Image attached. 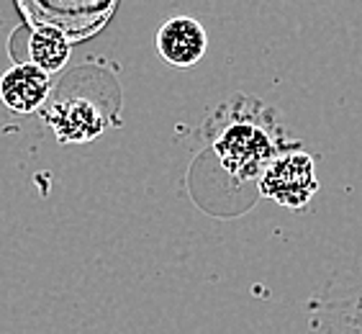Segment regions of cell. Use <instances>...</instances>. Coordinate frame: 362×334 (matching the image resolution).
I'll use <instances>...</instances> for the list:
<instances>
[{
    "label": "cell",
    "mask_w": 362,
    "mask_h": 334,
    "mask_svg": "<svg viewBox=\"0 0 362 334\" xmlns=\"http://www.w3.org/2000/svg\"><path fill=\"white\" fill-rule=\"evenodd\" d=\"M280 134L275 111L247 96L231 98L206 126V139L218 165L242 183L259 180L265 167L293 144Z\"/></svg>",
    "instance_id": "6da1fadb"
},
{
    "label": "cell",
    "mask_w": 362,
    "mask_h": 334,
    "mask_svg": "<svg viewBox=\"0 0 362 334\" xmlns=\"http://www.w3.org/2000/svg\"><path fill=\"white\" fill-rule=\"evenodd\" d=\"M257 188L262 198H270L286 209H306L319 190L314 157L303 149L278 154L259 175Z\"/></svg>",
    "instance_id": "7a4b0ae2"
},
{
    "label": "cell",
    "mask_w": 362,
    "mask_h": 334,
    "mask_svg": "<svg viewBox=\"0 0 362 334\" xmlns=\"http://www.w3.org/2000/svg\"><path fill=\"white\" fill-rule=\"evenodd\" d=\"M154 47H157V54L173 67H193L206 54L209 36L201 21H195L190 16H175L157 28Z\"/></svg>",
    "instance_id": "277c9868"
},
{
    "label": "cell",
    "mask_w": 362,
    "mask_h": 334,
    "mask_svg": "<svg viewBox=\"0 0 362 334\" xmlns=\"http://www.w3.org/2000/svg\"><path fill=\"white\" fill-rule=\"evenodd\" d=\"M49 93H52V77L31 62L13 64L0 77V100L8 111L18 116L39 111L47 103Z\"/></svg>",
    "instance_id": "5b68a950"
},
{
    "label": "cell",
    "mask_w": 362,
    "mask_h": 334,
    "mask_svg": "<svg viewBox=\"0 0 362 334\" xmlns=\"http://www.w3.org/2000/svg\"><path fill=\"white\" fill-rule=\"evenodd\" d=\"M70 59V39L57 26H36L28 36V62L42 72H59Z\"/></svg>",
    "instance_id": "8992f818"
},
{
    "label": "cell",
    "mask_w": 362,
    "mask_h": 334,
    "mask_svg": "<svg viewBox=\"0 0 362 334\" xmlns=\"http://www.w3.org/2000/svg\"><path fill=\"white\" fill-rule=\"evenodd\" d=\"M44 124L52 129L57 142L62 144H85L105 132L103 111L93 103L90 98L83 96H64L44 108Z\"/></svg>",
    "instance_id": "3957f363"
}]
</instances>
